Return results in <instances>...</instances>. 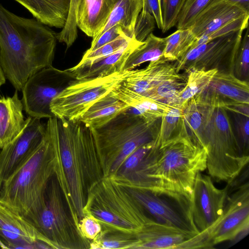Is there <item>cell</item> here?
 Returning <instances> with one entry per match:
<instances>
[{
	"label": "cell",
	"mask_w": 249,
	"mask_h": 249,
	"mask_svg": "<svg viewBox=\"0 0 249 249\" xmlns=\"http://www.w3.org/2000/svg\"><path fill=\"white\" fill-rule=\"evenodd\" d=\"M54 157V175L78 225L90 190L104 174L90 128L81 122L55 116L45 124Z\"/></svg>",
	"instance_id": "obj_1"
},
{
	"label": "cell",
	"mask_w": 249,
	"mask_h": 249,
	"mask_svg": "<svg viewBox=\"0 0 249 249\" xmlns=\"http://www.w3.org/2000/svg\"><path fill=\"white\" fill-rule=\"evenodd\" d=\"M57 40L47 25L17 16L0 3V63L17 90L34 73L52 66Z\"/></svg>",
	"instance_id": "obj_2"
},
{
	"label": "cell",
	"mask_w": 249,
	"mask_h": 249,
	"mask_svg": "<svg viewBox=\"0 0 249 249\" xmlns=\"http://www.w3.org/2000/svg\"><path fill=\"white\" fill-rule=\"evenodd\" d=\"M206 168V150L182 135L158 147L152 177L160 194L189 208L196 175Z\"/></svg>",
	"instance_id": "obj_3"
},
{
	"label": "cell",
	"mask_w": 249,
	"mask_h": 249,
	"mask_svg": "<svg viewBox=\"0 0 249 249\" xmlns=\"http://www.w3.org/2000/svg\"><path fill=\"white\" fill-rule=\"evenodd\" d=\"M54 157L46 135L30 158L0 188V199L29 221L44 205L48 183L54 174Z\"/></svg>",
	"instance_id": "obj_4"
},
{
	"label": "cell",
	"mask_w": 249,
	"mask_h": 249,
	"mask_svg": "<svg viewBox=\"0 0 249 249\" xmlns=\"http://www.w3.org/2000/svg\"><path fill=\"white\" fill-rule=\"evenodd\" d=\"M159 120L147 123L142 118L124 111L91 131L104 177H111L124 160L140 146L155 141Z\"/></svg>",
	"instance_id": "obj_5"
},
{
	"label": "cell",
	"mask_w": 249,
	"mask_h": 249,
	"mask_svg": "<svg viewBox=\"0 0 249 249\" xmlns=\"http://www.w3.org/2000/svg\"><path fill=\"white\" fill-rule=\"evenodd\" d=\"M85 213L102 224L130 232L136 233L154 220L124 186L110 177H103L90 190Z\"/></svg>",
	"instance_id": "obj_6"
},
{
	"label": "cell",
	"mask_w": 249,
	"mask_h": 249,
	"mask_svg": "<svg viewBox=\"0 0 249 249\" xmlns=\"http://www.w3.org/2000/svg\"><path fill=\"white\" fill-rule=\"evenodd\" d=\"M207 168L216 182L230 185L248 165L249 156L243 153L227 110L214 107L205 135Z\"/></svg>",
	"instance_id": "obj_7"
},
{
	"label": "cell",
	"mask_w": 249,
	"mask_h": 249,
	"mask_svg": "<svg viewBox=\"0 0 249 249\" xmlns=\"http://www.w3.org/2000/svg\"><path fill=\"white\" fill-rule=\"evenodd\" d=\"M44 202L29 221L52 249H90V241L81 234L54 174L47 186Z\"/></svg>",
	"instance_id": "obj_8"
},
{
	"label": "cell",
	"mask_w": 249,
	"mask_h": 249,
	"mask_svg": "<svg viewBox=\"0 0 249 249\" xmlns=\"http://www.w3.org/2000/svg\"><path fill=\"white\" fill-rule=\"evenodd\" d=\"M124 71L98 78L76 79L56 96L50 104L53 116L78 121L98 99L121 83Z\"/></svg>",
	"instance_id": "obj_9"
},
{
	"label": "cell",
	"mask_w": 249,
	"mask_h": 249,
	"mask_svg": "<svg viewBox=\"0 0 249 249\" xmlns=\"http://www.w3.org/2000/svg\"><path fill=\"white\" fill-rule=\"evenodd\" d=\"M223 214L216 223L208 231L195 236L199 248L225 241L233 244L246 237L249 231V185L247 182L231 196L228 195Z\"/></svg>",
	"instance_id": "obj_10"
},
{
	"label": "cell",
	"mask_w": 249,
	"mask_h": 249,
	"mask_svg": "<svg viewBox=\"0 0 249 249\" xmlns=\"http://www.w3.org/2000/svg\"><path fill=\"white\" fill-rule=\"evenodd\" d=\"M76 79L67 69L61 70L53 66L38 71L28 79L21 89L23 109L32 117H53L51 103Z\"/></svg>",
	"instance_id": "obj_11"
},
{
	"label": "cell",
	"mask_w": 249,
	"mask_h": 249,
	"mask_svg": "<svg viewBox=\"0 0 249 249\" xmlns=\"http://www.w3.org/2000/svg\"><path fill=\"white\" fill-rule=\"evenodd\" d=\"M244 30L231 31L209 41L191 48L183 56L176 61V72L187 74L193 70L216 69L222 62H231L232 70L235 53Z\"/></svg>",
	"instance_id": "obj_12"
},
{
	"label": "cell",
	"mask_w": 249,
	"mask_h": 249,
	"mask_svg": "<svg viewBox=\"0 0 249 249\" xmlns=\"http://www.w3.org/2000/svg\"><path fill=\"white\" fill-rule=\"evenodd\" d=\"M229 188L227 185L218 189L209 176L201 172L196 175L190 208L193 223L199 233L209 230L221 217Z\"/></svg>",
	"instance_id": "obj_13"
},
{
	"label": "cell",
	"mask_w": 249,
	"mask_h": 249,
	"mask_svg": "<svg viewBox=\"0 0 249 249\" xmlns=\"http://www.w3.org/2000/svg\"><path fill=\"white\" fill-rule=\"evenodd\" d=\"M29 116L21 132L0 152V188L32 156L45 134V124Z\"/></svg>",
	"instance_id": "obj_14"
},
{
	"label": "cell",
	"mask_w": 249,
	"mask_h": 249,
	"mask_svg": "<svg viewBox=\"0 0 249 249\" xmlns=\"http://www.w3.org/2000/svg\"><path fill=\"white\" fill-rule=\"evenodd\" d=\"M0 247L4 249H52L27 218L0 199Z\"/></svg>",
	"instance_id": "obj_15"
},
{
	"label": "cell",
	"mask_w": 249,
	"mask_h": 249,
	"mask_svg": "<svg viewBox=\"0 0 249 249\" xmlns=\"http://www.w3.org/2000/svg\"><path fill=\"white\" fill-rule=\"evenodd\" d=\"M157 146L155 141L136 149L124 160L112 177L119 184L151 191L159 194L152 178V166Z\"/></svg>",
	"instance_id": "obj_16"
},
{
	"label": "cell",
	"mask_w": 249,
	"mask_h": 249,
	"mask_svg": "<svg viewBox=\"0 0 249 249\" xmlns=\"http://www.w3.org/2000/svg\"><path fill=\"white\" fill-rule=\"evenodd\" d=\"M122 186L131 194L156 222L196 234L199 233L188 215L177 207L182 208L191 215L189 212L180 206H175L165 198L167 196L148 190Z\"/></svg>",
	"instance_id": "obj_17"
},
{
	"label": "cell",
	"mask_w": 249,
	"mask_h": 249,
	"mask_svg": "<svg viewBox=\"0 0 249 249\" xmlns=\"http://www.w3.org/2000/svg\"><path fill=\"white\" fill-rule=\"evenodd\" d=\"M201 93L214 107H222L231 102L249 104L248 81L238 78L230 72L218 70Z\"/></svg>",
	"instance_id": "obj_18"
},
{
	"label": "cell",
	"mask_w": 249,
	"mask_h": 249,
	"mask_svg": "<svg viewBox=\"0 0 249 249\" xmlns=\"http://www.w3.org/2000/svg\"><path fill=\"white\" fill-rule=\"evenodd\" d=\"M124 71L121 84L142 94L160 84L186 79L187 77L177 73L174 65L169 62H150L145 68Z\"/></svg>",
	"instance_id": "obj_19"
},
{
	"label": "cell",
	"mask_w": 249,
	"mask_h": 249,
	"mask_svg": "<svg viewBox=\"0 0 249 249\" xmlns=\"http://www.w3.org/2000/svg\"><path fill=\"white\" fill-rule=\"evenodd\" d=\"M248 15L249 12L226 0H217L201 12L188 28L197 39Z\"/></svg>",
	"instance_id": "obj_20"
},
{
	"label": "cell",
	"mask_w": 249,
	"mask_h": 249,
	"mask_svg": "<svg viewBox=\"0 0 249 249\" xmlns=\"http://www.w3.org/2000/svg\"><path fill=\"white\" fill-rule=\"evenodd\" d=\"M196 234L153 220L136 232L138 243L135 249H178Z\"/></svg>",
	"instance_id": "obj_21"
},
{
	"label": "cell",
	"mask_w": 249,
	"mask_h": 249,
	"mask_svg": "<svg viewBox=\"0 0 249 249\" xmlns=\"http://www.w3.org/2000/svg\"><path fill=\"white\" fill-rule=\"evenodd\" d=\"M214 108L201 93L181 106L182 135L205 149L206 129Z\"/></svg>",
	"instance_id": "obj_22"
},
{
	"label": "cell",
	"mask_w": 249,
	"mask_h": 249,
	"mask_svg": "<svg viewBox=\"0 0 249 249\" xmlns=\"http://www.w3.org/2000/svg\"><path fill=\"white\" fill-rule=\"evenodd\" d=\"M143 42L134 38L126 46L115 53L92 63L79 62L67 70L72 73L77 79L102 77L121 72L128 56Z\"/></svg>",
	"instance_id": "obj_23"
},
{
	"label": "cell",
	"mask_w": 249,
	"mask_h": 249,
	"mask_svg": "<svg viewBox=\"0 0 249 249\" xmlns=\"http://www.w3.org/2000/svg\"><path fill=\"white\" fill-rule=\"evenodd\" d=\"M111 93L130 107L125 111L141 117L148 124L159 120L173 107L134 91L121 83L114 87Z\"/></svg>",
	"instance_id": "obj_24"
},
{
	"label": "cell",
	"mask_w": 249,
	"mask_h": 249,
	"mask_svg": "<svg viewBox=\"0 0 249 249\" xmlns=\"http://www.w3.org/2000/svg\"><path fill=\"white\" fill-rule=\"evenodd\" d=\"M116 0H80L76 13L77 28L93 37L104 26Z\"/></svg>",
	"instance_id": "obj_25"
},
{
	"label": "cell",
	"mask_w": 249,
	"mask_h": 249,
	"mask_svg": "<svg viewBox=\"0 0 249 249\" xmlns=\"http://www.w3.org/2000/svg\"><path fill=\"white\" fill-rule=\"evenodd\" d=\"M18 90L12 97L0 98V148L13 141L25 127L28 118L23 114V106Z\"/></svg>",
	"instance_id": "obj_26"
},
{
	"label": "cell",
	"mask_w": 249,
	"mask_h": 249,
	"mask_svg": "<svg viewBox=\"0 0 249 249\" xmlns=\"http://www.w3.org/2000/svg\"><path fill=\"white\" fill-rule=\"evenodd\" d=\"M42 23L58 28L66 25L71 0H15Z\"/></svg>",
	"instance_id": "obj_27"
},
{
	"label": "cell",
	"mask_w": 249,
	"mask_h": 249,
	"mask_svg": "<svg viewBox=\"0 0 249 249\" xmlns=\"http://www.w3.org/2000/svg\"><path fill=\"white\" fill-rule=\"evenodd\" d=\"M130 107L114 97L111 91L96 101L80 118L89 128L105 124Z\"/></svg>",
	"instance_id": "obj_28"
},
{
	"label": "cell",
	"mask_w": 249,
	"mask_h": 249,
	"mask_svg": "<svg viewBox=\"0 0 249 249\" xmlns=\"http://www.w3.org/2000/svg\"><path fill=\"white\" fill-rule=\"evenodd\" d=\"M142 8V0H116L106 24L92 37L91 43L94 42L104 32L117 24L121 26L126 36L135 38V25Z\"/></svg>",
	"instance_id": "obj_29"
},
{
	"label": "cell",
	"mask_w": 249,
	"mask_h": 249,
	"mask_svg": "<svg viewBox=\"0 0 249 249\" xmlns=\"http://www.w3.org/2000/svg\"><path fill=\"white\" fill-rule=\"evenodd\" d=\"M165 46L164 38L158 37L153 33H150L143 43L128 56L123 71L133 70L141 64L148 61L165 62L162 60Z\"/></svg>",
	"instance_id": "obj_30"
},
{
	"label": "cell",
	"mask_w": 249,
	"mask_h": 249,
	"mask_svg": "<svg viewBox=\"0 0 249 249\" xmlns=\"http://www.w3.org/2000/svg\"><path fill=\"white\" fill-rule=\"evenodd\" d=\"M101 224L102 231L94 240L90 242V249H135L138 243L136 233Z\"/></svg>",
	"instance_id": "obj_31"
},
{
	"label": "cell",
	"mask_w": 249,
	"mask_h": 249,
	"mask_svg": "<svg viewBox=\"0 0 249 249\" xmlns=\"http://www.w3.org/2000/svg\"><path fill=\"white\" fill-rule=\"evenodd\" d=\"M164 38L165 46L162 57L164 62L176 61L181 58L196 40L189 28L178 29Z\"/></svg>",
	"instance_id": "obj_32"
},
{
	"label": "cell",
	"mask_w": 249,
	"mask_h": 249,
	"mask_svg": "<svg viewBox=\"0 0 249 249\" xmlns=\"http://www.w3.org/2000/svg\"><path fill=\"white\" fill-rule=\"evenodd\" d=\"M218 69L193 70L187 77L186 85L178 94L174 106L181 107L190 98L201 93L208 87Z\"/></svg>",
	"instance_id": "obj_33"
},
{
	"label": "cell",
	"mask_w": 249,
	"mask_h": 249,
	"mask_svg": "<svg viewBox=\"0 0 249 249\" xmlns=\"http://www.w3.org/2000/svg\"><path fill=\"white\" fill-rule=\"evenodd\" d=\"M182 122L181 107L173 106L168 113L160 119L159 132L155 141L156 145L160 146L182 135Z\"/></svg>",
	"instance_id": "obj_34"
},
{
	"label": "cell",
	"mask_w": 249,
	"mask_h": 249,
	"mask_svg": "<svg viewBox=\"0 0 249 249\" xmlns=\"http://www.w3.org/2000/svg\"><path fill=\"white\" fill-rule=\"evenodd\" d=\"M186 81L187 78L163 83L142 95L155 101L174 106Z\"/></svg>",
	"instance_id": "obj_35"
},
{
	"label": "cell",
	"mask_w": 249,
	"mask_h": 249,
	"mask_svg": "<svg viewBox=\"0 0 249 249\" xmlns=\"http://www.w3.org/2000/svg\"><path fill=\"white\" fill-rule=\"evenodd\" d=\"M217 0H186L178 18V29L189 28L197 15Z\"/></svg>",
	"instance_id": "obj_36"
},
{
	"label": "cell",
	"mask_w": 249,
	"mask_h": 249,
	"mask_svg": "<svg viewBox=\"0 0 249 249\" xmlns=\"http://www.w3.org/2000/svg\"><path fill=\"white\" fill-rule=\"evenodd\" d=\"M133 39L126 35H122L113 41L93 50H87L83 54L80 63L94 62L102 58L115 53L126 46Z\"/></svg>",
	"instance_id": "obj_37"
},
{
	"label": "cell",
	"mask_w": 249,
	"mask_h": 249,
	"mask_svg": "<svg viewBox=\"0 0 249 249\" xmlns=\"http://www.w3.org/2000/svg\"><path fill=\"white\" fill-rule=\"evenodd\" d=\"M241 39L234 59L232 71L238 78L248 81L249 75V27Z\"/></svg>",
	"instance_id": "obj_38"
},
{
	"label": "cell",
	"mask_w": 249,
	"mask_h": 249,
	"mask_svg": "<svg viewBox=\"0 0 249 249\" xmlns=\"http://www.w3.org/2000/svg\"><path fill=\"white\" fill-rule=\"evenodd\" d=\"M80 0H71L68 18L61 31L56 34L57 40L64 43L67 49L75 42L77 37L76 13Z\"/></svg>",
	"instance_id": "obj_39"
},
{
	"label": "cell",
	"mask_w": 249,
	"mask_h": 249,
	"mask_svg": "<svg viewBox=\"0 0 249 249\" xmlns=\"http://www.w3.org/2000/svg\"><path fill=\"white\" fill-rule=\"evenodd\" d=\"M186 0H160L163 33L176 26L178 15Z\"/></svg>",
	"instance_id": "obj_40"
},
{
	"label": "cell",
	"mask_w": 249,
	"mask_h": 249,
	"mask_svg": "<svg viewBox=\"0 0 249 249\" xmlns=\"http://www.w3.org/2000/svg\"><path fill=\"white\" fill-rule=\"evenodd\" d=\"M249 18V15H246L235 20L209 35L199 37L196 40L191 48L205 43L212 39L223 36L231 31L240 29L245 30L248 27Z\"/></svg>",
	"instance_id": "obj_41"
},
{
	"label": "cell",
	"mask_w": 249,
	"mask_h": 249,
	"mask_svg": "<svg viewBox=\"0 0 249 249\" xmlns=\"http://www.w3.org/2000/svg\"><path fill=\"white\" fill-rule=\"evenodd\" d=\"M154 17L150 13L141 10L139 14L134 28L135 38L143 42L155 27Z\"/></svg>",
	"instance_id": "obj_42"
},
{
	"label": "cell",
	"mask_w": 249,
	"mask_h": 249,
	"mask_svg": "<svg viewBox=\"0 0 249 249\" xmlns=\"http://www.w3.org/2000/svg\"><path fill=\"white\" fill-rule=\"evenodd\" d=\"M78 227L82 235L90 242L102 231L100 222L92 215L86 214L79 221Z\"/></svg>",
	"instance_id": "obj_43"
},
{
	"label": "cell",
	"mask_w": 249,
	"mask_h": 249,
	"mask_svg": "<svg viewBox=\"0 0 249 249\" xmlns=\"http://www.w3.org/2000/svg\"><path fill=\"white\" fill-rule=\"evenodd\" d=\"M234 115L238 141L244 154L249 156V117L239 114Z\"/></svg>",
	"instance_id": "obj_44"
},
{
	"label": "cell",
	"mask_w": 249,
	"mask_h": 249,
	"mask_svg": "<svg viewBox=\"0 0 249 249\" xmlns=\"http://www.w3.org/2000/svg\"><path fill=\"white\" fill-rule=\"evenodd\" d=\"M122 35H125L122 28L118 24L115 25L104 32L94 42L91 43L90 47L88 50H95Z\"/></svg>",
	"instance_id": "obj_45"
},
{
	"label": "cell",
	"mask_w": 249,
	"mask_h": 249,
	"mask_svg": "<svg viewBox=\"0 0 249 249\" xmlns=\"http://www.w3.org/2000/svg\"><path fill=\"white\" fill-rule=\"evenodd\" d=\"M142 11L152 15L155 18L156 23L159 29L162 27V20L161 11L160 0H142Z\"/></svg>",
	"instance_id": "obj_46"
},
{
	"label": "cell",
	"mask_w": 249,
	"mask_h": 249,
	"mask_svg": "<svg viewBox=\"0 0 249 249\" xmlns=\"http://www.w3.org/2000/svg\"><path fill=\"white\" fill-rule=\"evenodd\" d=\"M249 104L230 102L225 104L222 108L226 110L232 112L233 114H239L249 117Z\"/></svg>",
	"instance_id": "obj_47"
},
{
	"label": "cell",
	"mask_w": 249,
	"mask_h": 249,
	"mask_svg": "<svg viewBox=\"0 0 249 249\" xmlns=\"http://www.w3.org/2000/svg\"><path fill=\"white\" fill-rule=\"evenodd\" d=\"M249 12V0H226Z\"/></svg>",
	"instance_id": "obj_48"
},
{
	"label": "cell",
	"mask_w": 249,
	"mask_h": 249,
	"mask_svg": "<svg viewBox=\"0 0 249 249\" xmlns=\"http://www.w3.org/2000/svg\"><path fill=\"white\" fill-rule=\"evenodd\" d=\"M6 78L4 71L0 63V88L2 85L5 84L6 82Z\"/></svg>",
	"instance_id": "obj_49"
}]
</instances>
